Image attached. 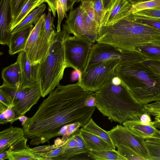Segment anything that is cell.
<instances>
[{
  "label": "cell",
  "instance_id": "obj_1",
  "mask_svg": "<svg viewBox=\"0 0 160 160\" xmlns=\"http://www.w3.org/2000/svg\"><path fill=\"white\" fill-rule=\"evenodd\" d=\"M95 95V92L85 90L78 82L59 84L43 100L32 116L22 121L24 137L30 139V145L36 146L58 136L65 125L80 122L83 127L96 108L85 106L84 101Z\"/></svg>",
  "mask_w": 160,
  "mask_h": 160
},
{
  "label": "cell",
  "instance_id": "obj_2",
  "mask_svg": "<svg viewBox=\"0 0 160 160\" xmlns=\"http://www.w3.org/2000/svg\"><path fill=\"white\" fill-rule=\"evenodd\" d=\"M96 42L135 51L136 47L147 43L160 45V30L135 22L129 12L113 24L101 26Z\"/></svg>",
  "mask_w": 160,
  "mask_h": 160
},
{
  "label": "cell",
  "instance_id": "obj_3",
  "mask_svg": "<svg viewBox=\"0 0 160 160\" xmlns=\"http://www.w3.org/2000/svg\"><path fill=\"white\" fill-rule=\"evenodd\" d=\"M116 74L133 99L141 106L160 100L158 78L142 61L120 62L117 67Z\"/></svg>",
  "mask_w": 160,
  "mask_h": 160
},
{
  "label": "cell",
  "instance_id": "obj_4",
  "mask_svg": "<svg viewBox=\"0 0 160 160\" xmlns=\"http://www.w3.org/2000/svg\"><path fill=\"white\" fill-rule=\"evenodd\" d=\"M96 107L104 116L112 121L123 124L132 120H139L145 112L143 106L137 103L122 83L112 82L95 92Z\"/></svg>",
  "mask_w": 160,
  "mask_h": 160
},
{
  "label": "cell",
  "instance_id": "obj_5",
  "mask_svg": "<svg viewBox=\"0 0 160 160\" xmlns=\"http://www.w3.org/2000/svg\"><path fill=\"white\" fill-rule=\"evenodd\" d=\"M70 34L64 28L52 34L46 59L37 64V78L42 97L52 92L63 78L67 68L65 60L64 41Z\"/></svg>",
  "mask_w": 160,
  "mask_h": 160
},
{
  "label": "cell",
  "instance_id": "obj_6",
  "mask_svg": "<svg viewBox=\"0 0 160 160\" xmlns=\"http://www.w3.org/2000/svg\"><path fill=\"white\" fill-rule=\"evenodd\" d=\"M121 61L120 59H110L94 65L81 73L78 82L85 90L95 92L112 82Z\"/></svg>",
  "mask_w": 160,
  "mask_h": 160
},
{
  "label": "cell",
  "instance_id": "obj_7",
  "mask_svg": "<svg viewBox=\"0 0 160 160\" xmlns=\"http://www.w3.org/2000/svg\"><path fill=\"white\" fill-rule=\"evenodd\" d=\"M0 90L7 96L15 114L13 122L24 116L42 97L38 82L33 85L15 88L2 84Z\"/></svg>",
  "mask_w": 160,
  "mask_h": 160
},
{
  "label": "cell",
  "instance_id": "obj_8",
  "mask_svg": "<svg viewBox=\"0 0 160 160\" xmlns=\"http://www.w3.org/2000/svg\"><path fill=\"white\" fill-rule=\"evenodd\" d=\"M64 44L67 67L72 68L81 72H84L93 43L77 36L69 35Z\"/></svg>",
  "mask_w": 160,
  "mask_h": 160
},
{
  "label": "cell",
  "instance_id": "obj_9",
  "mask_svg": "<svg viewBox=\"0 0 160 160\" xmlns=\"http://www.w3.org/2000/svg\"><path fill=\"white\" fill-rule=\"evenodd\" d=\"M115 59H120L121 62L142 61L146 59L136 51L126 50L108 44L97 43L92 47L85 70L103 61Z\"/></svg>",
  "mask_w": 160,
  "mask_h": 160
},
{
  "label": "cell",
  "instance_id": "obj_10",
  "mask_svg": "<svg viewBox=\"0 0 160 160\" xmlns=\"http://www.w3.org/2000/svg\"><path fill=\"white\" fill-rule=\"evenodd\" d=\"M108 132L115 147L119 145L129 147L148 160V152L143 142L144 140L135 136L127 128L121 125H117Z\"/></svg>",
  "mask_w": 160,
  "mask_h": 160
},
{
  "label": "cell",
  "instance_id": "obj_11",
  "mask_svg": "<svg viewBox=\"0 0 160 160\" xmlns=\"http://www.w3.org/2000/svg\"><path fill=\"white\" fill-rule=\"evenodd\" d=\"M28 139L24 137L15 142L9 148L0 154V160H46L36 153L27 144Z\"/></svg>",
  "mask_w": 160,
  "mask_h": 160
},
{
  "label": "cell",
  "instance_id": "obj_12",
  "mask_svg": "<svg viewBox=\"0 0 160 160\" xmlns=\"http://www.w3.org/2000/svg\"><path fill=\"white\" fill-rule=\"evenodd\" d=\"M51 9L48 7V13L39 35L38 52V64L46 59L52 35L56 31L53 23L54 18L51 16Z\"/></svg>",
  "mask_w": 160,
  "mask_h": 160
},
{
  "label": "cell",
  "instance_id": "obj_13",
  "mask_svg": "<svg viewBox=\"0 0 160 160\" xmlns=\"http://www.w3.org/2000/svg\"><path fill=\"white\" fill-rule=\"evenodd\" d=\"M132 7L128 0H111L108 8L105 10L101 26L113 24L125 16Z\"/></svg>",
  "mask_w": 160,
  "mask_h": 160
},
{
  "label": "cell",
  "instance_id": "obj_14",
  "mask_svg": "<svg viewBox=\"0 0 160 160\" xmlns=\"http://www.w3.org/2000/svg\"><path fill=\"white\" fill-rule=\"evenodd\" d=\"M63 25L71 34L90 42L81 8L70 10Z\"/></svg>",
  "mask_w": 160,
  "mask_h": 160
},
{
  "label": "cell",
  "instance_id": "obj_15",
  "mask_svg": "<svg viewBox=\"0 0 160 160\" xmlns=\"http://www.w3.org/2000/svg\"><path fill=\"white\" fill-rule=\"evenodd\" d=\"M11 0H1L0 8V44L9 45L12 33Z\"/></svg>",
  "mask_w": 160,
  "mask_h": 160
},
{
  "label": "cell",
  "instance_id": "obj_16",
  "mask_svg": "<svg viewBox=\"0 0 160 160\" xmlns=\"http://www.w3.org/2000/svg\"><path fill=\"white\" fill-rule=\"evenodd\" d=\"M17 61L19 63L21 71V83L19 88L31 86L37 83L38 64L31 63L24 50L19 53Z\"/></svg>",
  "mask_w": 160,
  "mask_h": 160
},
{
  "label": "cell",
  "instance_id": "obj_17",
  "mask_svg": "<svg viewBox=\"0 0 160 160\" xmlns=\"http://www.w3.org/2000/svg\"><path fill=\"white\" fill-rule=\"evenodd\" d=\"M90 42H96V36L99 29L95 18L92 0H83L79 6Z\"/></svg>",
  "mask_w": 160,
  "mask_h": 160
},
{
  "label": "cell",
  "instance_id": "obj_18",
  "mask_svg": "<svg viewBox=\"0 0 160 160\" xmlns=\"http://www.w3.org/2000/svg\"><path fill=\"white\" fill-rule=\"evenodd\" d=\"M46 16V13H43L35 25L29 35L25 46L24 51L32 64H38V52L39 35Z\"/></svg>",
  "mask_w": 160,
  "mask_h": 160
},
{
  "label": "cell",
  "instance_id": "obj_19",
  "mask_svg": "<svg viewBox=\"0 0 160 160\" xmlns=\"http://www.w3.org/2000/svg\"><path fill=\"white\" fill-rule=\"evenodd\" d=\"M122 125L134 135L145 140L157 137L160 135L159 130L154 125H145L139 120L128 121Z\"/></svg>",
  "mask_w": 160,
  "mask_h": 160
},
{
  "label": "cell",
  "instance_id": "obj_20",
  "mask_svg": "<svg viewBox=\"0 0 160 160\" xmlns=\"http://www.w3.org/2000/svg\"><path fill=\"white\" fill-rule=\"evenodd\" d=\"M78 142V146L75 148L62 151L56 160H80L83 155L89 154L91 151L86 147L79 129L71 135Z\"/></svg>",
  "mask_w": 160,
  "mask_h": 160
},
{
  "label": "cell",
  "instance_id": "obj_21",
  "mask_svg": "<svg viewBox=\"0 0 160 160\" xmlns=\"http://www.w3.org/2000/svg\"><path fill=\"white\" fill-rule=\"evenodd\" d=\"M34 27L32 24L29 25L12 33L8 46L10 55H13L24 50L28 39Z\"/></svg>",
  "mask_w": 160,
  "mask_h": 160
},
{
  "label": "cell",
  "instance_id": "obj_22",
  "mask_svg": "<svg viewBox=\"0 0 160 160\" xmlns=\"http://www.w3.org/2000/svg\"><path fill=\"white\" fill-rule=\"evenodd\" d=\"M23 129L10 126L0 132V153L7 150L15 142L24 137Z\"/></svg>",
  "mask_w": 160,
  "mask_h": 160
},
{
  "label": "cell",
  "instance_id": "obj_23",
  "mask_svg": "<svg viewBox=\"0 0 160 160\" xmlns=\"http://www.w3.org/2000/svg\"><path fill=\"white\" fill-rule=\"evenodd\" d=\"M1 74L2 84L13 88H19L21 75L20 66L17 61L3 69Z\"/></svg>",
  "mask_w": 160,
  "mask_h": 160
},
{
  "label": "cell",
  "instance_id": "obj_24",
  "mask_svg": "<svg viewBox=\"0 0 160 160\" xmlns=\"http://www.w3.org/2000/svg\"><path fill=\"white\" fill-rule=\"evenodd\" d=\"M79 131L87 147L91 151L113 149L101 138L85 130L82 127Z\"/></svg>",
  "mask_w": 160,
  "mask_h": 160
},
{
  "label": "cell",
  "instance_id": "obj_25",
  "mask_svg": "<svg viewBox=\"0 0 160 160\" xmlns=\"http://www.w3.org/2000/svg\"><path fill=\"white\" fill-rule=\"evenodd\" d=\"M44 2H46V0H28L24 5L17 16L12 21L11 24V30L12 32L31 12Z\"/></svg>",
  "mask_w": 160,
  "mask_h": 160
},
{
  "label": "cell",
  "instance_id": "obj_26",
  "mask_svg": "<svg viewBox=\"0 0 160 160\" xmlns=\"http://www.w3.org/2000/svg\"><path fill=\"white\" fill-rule=\"evenodd\" d=\"M46 7L45 4L43 3L30 12L13 30L12 33L17 32L30 24L36 25L43 14Z\"/></svg>",
  "mask_w": 160,
  "mask_h": 160
},
{
  "label": "cell",
  "instance_id": "obj_27",
  "mask_svg": "<svg viewBox=\"0 0 160 160\" xmlns=\"http://www.w3.org/2000/svg\"><path fill=\"white\" fill-rule=\"evenodd\" d=\"M84 129L100 138L107 143L113 150H115L113 142L108 132L99 126L91 118L89 122L82 127Z\"/></svg>",
  "mask_w": 160,
  "mask_h": 160
},
{
  "label": "cell",
  "instance_id": "obj_28",
  "mask_svg": "<svg viewBox=\"0 0 160 160\" xmlns=\"http://www.w3.org/2000/svg\"><path fill=\"white\" fill-rule=\"evenodd\" d=\"M89 157L95 160H127L116 150L91 151Z\"/></svg>",
  "mask_w": 160,
  "mask_h": 160
},
{
  "label": "cell",
  "instance_id": "obj_29",
  "mask_svg": "<svg viewBox=\"0 0 160 160\" xmlns=\"http://www.w3.org/2000/svg\"><path fill=\"white\" fill-rule=\"evenodd\" d=\"M135 51L141 54L146 59L160 60V45L147 43L136 47Z\"/></svg>",
  "mask_w": 160,
  "mask_h": 160
},
{
  "label": "cell",
  "instance_id": "obj_30",
  "mask_svg": "<svg viewBox=\"0 0 160 160\" xmlns=\"http://www.w3.org/2000/svg\"><path fill=\"white\" fill-rule=\"evenodd\" d=\"M148 154V160H160V134L157 137L144 140Z\"/></svg>",
  "mask_w": 160,
  "mask_h": 160
},
{
  "label": "cell",
  "instance_id": "obj_31",
  "mask_svg": "<svg viewBox=\"0 0 160 160\" xmlns=\"http://www.w3.org/2000/svg\"><path fill=\"white\" fill-rule=\"evenodd\" d=\"M131 18L135 22L160 30V19L136 16L129 11Z\"/></svg>",
  "mask_w": 160,
  "mask_h": 160
},
{
  "label": "cell",
  "instance_id": "obj_32",
  "mask_svg": "<svg viewBox=\"0 0 160 160\" xmlns=\"http://www.w3.org/2000/svg\"><path fill=\"white\" fill-rule=\"evenodd\" d=\"M68 11L67 0H57V12L58 16V24L56 28L57 32L61 30V22L64 18H68L67 12Z\"/></svg>",
  "mask_w": 160,
  "mask_h": 160
},
{
  "label": "cell",
  "instance_id": "obj_33",
  "mask_svg": "<svg viewBox=\"0 0 160 160\" xmlns=\"http://www.w3.org/2000/svg\"><path fill=\"white\" fill-rule=\"evenodd\" d=\"M118 152L127 160H145L136 152L129 147L119 145L117 147Z\"/></svg>",
  "mask_w": 160,
  "mask_h": 160
},
{
  "label": "cell",
  "instance_id": "obj_34",
  "mask_svg": "<svg viewBox=\"0 0 160 160\" xmlns=\"http://www.w3.org/2000/svg\"><path fill=\"white\" fill-rule=\"evenodd\" d=\"M160 8V0H152L133 6L130 12L132 13L147 9Z\"/></svg>",
  "mask_w": 160,
  "mask_h": 160
},
{
  "label": "cell",
  "instance_id": "obj_35",
  "mask_svg": "<svg viewBox=\"0 0 160 160\" xmlns=\"http://www.w3.org/2000/svg\"><path fill=\"white\" fill-rule=\"evenodd\" d=\"M96 21L99 28L105 11L102 0H92Z\"/></svg>",
  "mask_w": 160,
  "mask_h": 160
},
{
  "label": "cell",
  "instance_id": "obj_36",
  "mask_svg": "<svg viewBox=\"0 0 160 160\" xmlns=\"http://www.w3.org/2000/svg\"><path fill=\"white\" fill-rule=\"evenodd\" d=\"M132 13L136 16L160 19V8L147 9L139 11Z\"/></svg>",
  "mask_w": 160,
  "mask_h": 160
},
{
  "label": "cell",
  "instance_id": "obj_37",
  "mask_svg": "<svg viewBox=\"0 0 160 160\" xmlns=\"http://www.w3.org/2000/svg\"><path fill=\"white\" fill-rule=\"evenodd\" d=\"M28 0H11L12 21L17 16L22 8Z\"/></svg>",
  "mask_w": 160,
  "mask_h": 160
},
{
  "label": "cell",
  "instance_id": "obj_38",
  "mask_svg": "<svg viewBox=\"0 0 160 160\" xmlns=\"http://www.w3.org/2000/svg\"><path fill=\"white\" fill-rule=\"evenodd\" d=\"M142 62L148 66L158 78L160 88V60L146 59Z\"/></svg>",
  "mask_w": 160,
  "mask_h": 160
},
{
  "label": "cell",
  "instance_id": "obj_39",
  "mask_svg": "<svg viewBox=\"0 0 160 160\" xmlns=\"http://www.w3.org/2000/svg\"><path fill=\"white\" fill-rule=\"evenodd\" d=\"M66 132L64 135L61 139L62 140L66 141L72 134L79 130V128L82 127V124L80 122H76L66 125Z\"/></svg>",
  "mask_w": 160,
  "mask_h": 160
},
{
  "label": "cell",
  "instance_id": "obj_40",
  "mask_svg": "<svg viewBox=\"0 0 160 160\" xmlns=\"http://www.w3.org/2000/svg\"><path fill=\"white\" fill-rule=\"evenodd\" d=\"M151 115L146 112H144L139 117V121L140 122L145 125L152 124V120Z\"/></svg>",
  "mask_w": 160,
  "mask_h": 160
},
{
  "label": "cell",
  "instance_id": "obj_41",
  "mask_svg": "<svg viewBox=\"0 0 160 160\" xmlns=\"http://www.w3.org/2000/svg\"><path fill=\"white\" fill-rule=\"evenodd\" d=\"M0 104L3 105L8 108L11 105L7 96L1 90H0Z\"/></svg>",
  "mask_w": 160,
  "mask_h": 160
},
{
  "label": "cell",
  "instance_id": "obj_42",
  "mask_svg": "<svg viewBox=\"0 0 160 160\" xmlns=\"http://www.w3.org/2000/svg\"><path fill=\"white\" fill-rule=\"evenodd\" d=\"M46 1L51 10L53 17L55 18L57 10V0H46Z\"/></svg>",
  "mask_w": 160,
  "mask_h": 160
},
{
  "label": "cell",
  "instance_id": "obj_43",
  "mask_svg": "<svg viewBox=\"0 0 160 160\" xmlns=\"http://www.w3.org/2000/svg\"><path fill=\"white\" fill-rule=\"evenodd\" d=\"M5 114L8 122L11 124H12L15 117V114L10 106L5 112Z\"/></svg>",
  "mask_w": 160,
  "mask_h": 160
},
{
  "label": "cell",
  "instance_id": "obj_44",
  "mask_svg": "<svg viewBox=\"0 0 160 160\" xmlns=\"http://www.w3.org/2000/svg\"><path fill=\"white\" fill-rule=\"evenodd\" d=\"M84 104L86 106L96 107V101L95 96H92L88 98L85 101Z\"/></svg>",
  "mask_w": 160,
  "mask_h": 160
},
{
  "label": "cell",
  "instance_id": "obj_45",
  "mask_svg": "<svg viewBox=\"0 0 160 160\" xmlns=\"http://www.w3.org/2000/svg\"><path fill=\"white\" fill-rule=\"evenodd\" d=\"M68 10H70L73 9L74 4L76 2L81 1V0H67Z\"/></svg>",
  "mask_w": 160,
  "mask_h": 160
},
{
  "label": "cell",
  "instance_id": "obj_46",
  "mask_svg": "<svg viewBox=\"0 0 160 160\" xmlns=\"http://www.w3.org/2000/svg\"><path fill=\"white\" fill-rule=\"evenodd\" d=\"M8 123L6 117L5 112L0 113V124H4Z\"/></svg>",
  "mask_w": 160,
  "mask_h": 160
},
{
  "label": "cell",
  "instance_id": "obj_47",
  "mask_svg": "<svg viewBox=\"0 0 160 160\" xmlns=\"http://www.w3.org/2000/svg\"><path fill=\"white\" fill-rule=\"evenodd\" d=\"M81 72L75 70L72 73L71 78L73 81L78 79L80 77Z\"/></svg>",
  "mask_w": 160,
  "mask_h": 160
},
{
  "label": "cell",
  "instance_id": "obj_48",
  "mask_svg": "<svg viewBox=\"0 0 160 160\" xmlns=\"http://www.w3.org/2000/svg\"><path fill=\"white\" fill-rule=\"evenodd\" d=\"M152 0H128L132 6L138 3L144 2Z\"/></svg>",
  "mask_w": 160,
  "mask_h": 160
},
{
  "label": "cell",
  "instance_id": "obj_49",
  "mask_svg": "<svg viewBox=\"0 0 160 160\" xmlns=\"http://www.w3.org/2000/svg\"><path fill=\"white\" fill-rule=\"evenodd\" d=\"M112 84L115 85H119L121 83V81L120 79L118 77H114L112 81Z\"/></svg>",
  "mask_w": 160,
  "mask_h": 160
},
{
  "label": "cell",
  "instance_id": "obj_50",
  "mask_svg": "<svg viewBox=\"0 0 160 160\" xmlns=\"http://www.w3.org/2000/svg\"><path fill=\"white\" fill-rule=\"evenodd\" d=\"M111 0H102L103 5L105 10L108 8Z\"/></svg>",
  "mask_w": 160,
  "mask_h": 160
},
{
  "label": "cell",
  "instance_id": "obj_51",
  "mask_svg": "<svg viewBox=\"0 0 160 160\" xmlns=\"http://www.w3.org/2000/svg\"><path fill=\"white\" fill-rule=\"evenodd\" d=\"M83 0H81V2L83 1Z\"/></svg>",
  "mask_w": 160,
  "mask_h": 160
}]
</instances>
